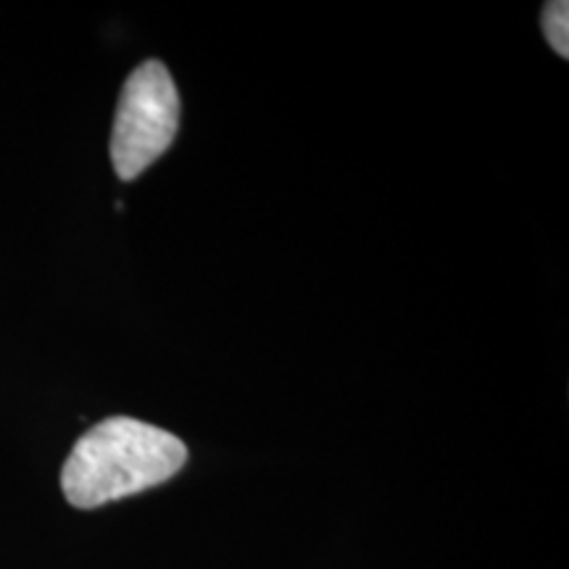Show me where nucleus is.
I'll return each mask as SVG.
<instances>
[{
    "label": "nucleus",
    "mask_w": 569,
    "mask_h": 569,
    "mask_svg": "<svg viewBox=\"0 0 569 569\" xmlns=\"http://www.w3.org/2000/svg\"><path fill=\"white\" fill-rule=\"evenodd\" d=\"M540 24H543L546 40L561 59H569V3L567 0H551L543 6L540 13Z\"/></svg>",
    "instance_id": "nucleus-3"
},
{
    "label": "nucleus",
    "mask_w": 569,
    "mask_h": 569,
    "mask_svg": "<svg viewBox=\"0 0 569 569\" xmlns=\"http://www.w3.org/2000/svg\"><path fill=\"white\" fill-rule=\"evenodd\" d=\"M180 127V92L167 63L146 61L127 77L111 130V163L130 182L169 151Z\"/></svg>",
    "instance_id": "nucleus-2"
},
{
    "label": "nucleus",
    "mask_w": 569,
    "mask_h": 569,
    "mask_svg": "<svg viewBox=\"0 0 569 569\" xmlns=\"http://www.w3.org/2000/svg\"><path fill=\"white\" fill-rule=\"evenodd\" d=\"M188 461V446L134 417H109L71 448L61 472L63 496L77 509H98L172 480Z\"/></svg>",
    "instance_id": "nucleus-1"
}]
</instances>
